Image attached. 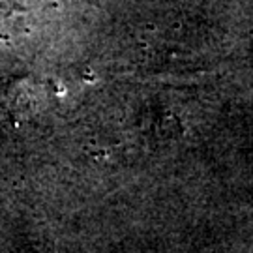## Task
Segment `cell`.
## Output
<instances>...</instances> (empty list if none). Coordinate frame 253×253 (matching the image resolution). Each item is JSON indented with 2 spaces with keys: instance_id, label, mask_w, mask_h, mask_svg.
Wrapping results in <instances>:
<instances>
[]
</instances>
